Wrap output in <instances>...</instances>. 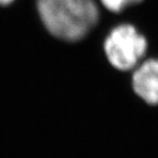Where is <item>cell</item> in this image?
Instances as JSON below:
<instances>
[{"mask_svg":"<svg viewBox=\"0 0 158 158\" xmlns=\"http://www.w3.org/2000/svg\"><path fill=\"white\" fill-rule=\"evenodd\" d=\"M36 6L47 31L66 42L84 39L98 22L94 0H37Z\"/></svg>","mask_w":158,"mask_h":158,"instance_id":"1","label":"cell"},{"mask_svg":"<svg viewBox=\"0 0 158 158\" xmlns=\"http://www.w3.org/2000/svg\"><path fill=\"white\" fill-rule=\"evenodd\" d=\"M147 51V41L132 24L113 27L104 41V52L110 64L118 70H131Z\"/></svg>","mask_w":158,"mask_h":158,"instance_id":"2","label":"cell"},{"mask_svg":"<svg viewBox=\"0 0 158 158\" xmlns=\"http://www.w3.org/2000/svg\"><path fill=\"white\" fill-rule=\"evenodd\" d=\"M132 86L146 103L158 106V58L147 59L135 67Z\"/></svg>","mask_w":158,"mask_h":158,"instance_id":"3","label":"cell"},{"mask_svg":"<svg viewBox=\"0 0 158 158\" xmlns=\"http://www.w3.org/2000/svg\"><path fill=\"white\" fill-rule=\"evenodd\" d=\"M101 3L112 12H120L132 3L139 2L142 0H100Z\"/></svg>","mask_w":158,"mask_h":158,"instance_id":"4","label":"cell"},{"mask_svg":"<svg viewBox=\"0 0 158 158\" xmlns=\"http://www.w3.org/2000/svg\"><path fill=\"white\" fill-rule=\"evenodd\" d=\"M15 0H0V6H8L11 2H13Z\"/></svg>","mask_w":158,"mask_h":158,"instance_id":"5","label":"cell"}]
</instances>
